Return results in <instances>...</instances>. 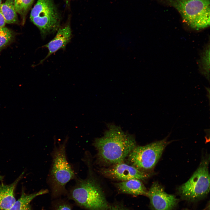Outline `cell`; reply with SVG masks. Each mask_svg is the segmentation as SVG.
<instances>
[{
  "label": "cell",
  "mask_w": 210,
  "mask_h": 210,
  "mask_svg": "<svg viewBox=\"0 0 210 210\" xmlns=\"http://www.w3.org/2000/svg\"><path fill=\"white\" fill-rule=\"evenodd\" d=\"M93 144L97 150L98 160L108 165L123 162L136 146L132 136L112 125L102 137L95 139Z\"/></svg>",
  "instance_id": "6da1fadb"
},
{
  "label": "cell",
  "mask_w": 210,
  "mask_h": 210,
  "mask_svg": "<svg viewBox=\"0 0 210 210\" xmlns=\"http://www.w3.org/2000/svg\"><path fill=\"white\" fill-rule=\"evenodd\" d=\"M172 7L192 28L202 29L210 25V0H154Z\"/></svg>",
  "instance_id": "7a4b0ae2"
},
{
  "label": "cell",
  "mask_w": 210,
  "mask_h": 210,
  "mask_svg": "<svg viewBox=\"0 0 210 210\" xmlns=\"http://www.w3.org/2000/svg\"><path fill=\"white\" fill-rule=\"evenodd\" d=\"M69 198L89 210H108L110 206L100 185L91 176L78 179L70 190Z\"/></svg>",
  "instance_id": "3957f363"
},
{
  "label": "cell",
  "mask_w": 210,
  "mask_h": 210,
  "mask_svg": "<svg viewBox=\"0 0 210 210\" xmlns=\"http://www.w3.org/2000/svg\"><path fill=\"white\" fill-rule=\"evenodd\" d=\"M67 141L66 139L62 143L56 146L52 153V162L48 181L55 196L65 192L66 184L75 177L74 171L66 158Z\"/></svg>",
  "instance_id": "277c9868"
},
{
  "label": "cell",
  "mask_w": 210,
  "mask_h": 210,
  "mask_svg": "<svg viewBox=\"0 0 210 210\" xmlns=\"http://www.w3.org/2000/svg\"><path fill=\"white\" fill-rule=\"evenodd\" d=\"M209 160H203L190 179L178 189L181 199L194 202L205 197L210 190Z\"/></svg>",
  "instance_id": "5b68a950"
},
{
  "label": "cell",
  "mask_w": 210,
  "mask_h": 210,
  "mask_svg": "<svg viewBox=\"0 0 210 210\" xmlns=\"http://www.w3.org/2000/svg\"><path fill=\"white\" fill-rule=\"evenodd\" d=\"M30 18L43 37L58 29L60 16L53 0H37Z\"/></svg>",
  "instance_id": "8992f818"
},
{
  "label": "cell",
  "mask_w": 210,
  "mask_h": 210,
  "mask_svg": "<svg viewBox=\"0 0 210 210\" xmlns=\"http://www.w3.org/2000/svg\"><path fill=\"white\" fill-rule=\"evenodd\" d=\"M167 138L144 146H137L128 156L130 165L143 172L152 170L168 144Z\"/></svg>",
  "instance_id": "52a82bcc"
},
{
  "label": "cell",
  "mask_w": 210,
  "mask_h": 210,
  "mask_svg": "<svg viewBox=\"0 0 210 210\" xmlns=\"http://www.w3.org/2000/svg\"><path fill=\"white\" fill-rule=\"evenodd\" d=\"M147 196L152 210H174L179 201L175 196L167 193L157 182L152 184Z\"/></svg>",
  "instance_id": "ba28073f"
},
{
  "label": "cell",
  "mask_w": 210,
  "mask_h": 210,
  "mask_svg": "<svg viewBox=\"0 0 210 210\" xmlns=\"http://www.w3.org/2000/svg\"><path fill=\"white\" fill-rule=\"evenodd\" d=\"M111 165L102 169L100 172L104 176L112 179L121 181L133 179L143 180L149 176L147 173L123 162Z\"/></svg>",
  "instance_id": "9c48e42d"
},
{
  "label": "cell",
  "mask_w": 210,
  "mask_h": 210,
  "mask_svg": "<svg viewBox=\"0 0 210 210\" xmlns=\"http://www.w3.org/2000/svg\"><path fill=\"white\" fill-rule=\"evenodd\" d=\"M71 36V30L69 24L59 29L54 38L44 46V47L48 49V52L41 62L59 50L64 49L66 45L70 42Z\"/></svg>",
  "instance_id": "30bf717a"
},
{
  "label": "cell",
  "mask_w": 210,
  "mask_h": 210,
  "mask_svg": "<svg viewBox=\"0 0 210 210\" xmlns=\"http://www.w3.org/2000/svg\"><path fill=\"white\" fill-rule=\"evenodd\" d=\"M23 172L12 183L8 185L1 182L0 184V210H10L16 201L14 191L20 181L22 178Z\"/></svg>",
  "instance_id": "8fae6325"
},
{
  "label": "cell",
  "mask_w": 210,
  "mask_h": 210,
  "mask_svg": "<svg viewBox=\"0 0 210 210\" xmlns=\"http://www.w3.org/2000/svg\"><path fill=\"white\" fill-rule=\"evenodd\" d=\"M118 190L121 193L134 196H147L148 190L141 180L133 179L121 181L116 184Z\"/></svg>",
  "instance_id": "7c38bea8"
},
{
  "label": "cell",
  "mask_w": 210,
  "mask_h": 210,
  "mask_svg": "<svg viewBox=\"0 0 210 210\" xmlns=\"http://www.w3.org/2000/svg\"><path fill=\"white\" fill-rule=\"evenodd\" d=\"M47 189L42 190L31 194L25 193L22 189L20 197L17 201L10 210H32L30 203L36 197L47 193Z\"/></svg>",
  "instance_id": "4fadbf2b"
},
{
  "label": "cell",
  "mask_w": 210,
  "mask_h": 210,
  "mask_svg": "<svg viewBox=\"0 0 210 210\" xmlns=\"http://www.w3.org/2000/svg\"><path fill=\"white\" fill-rule=\"evenodd\" d=\"M0 11L3 15L6 23H18V20L14 6V0H6L4 3L1 4Z\"/></svg>",
  "instance_id": "5bb4252c"
},
{
  "label": "cell",
  "mask_w": 210,
  "mask_h": 210,
  "mask_svg": "<svg viewBox=\"0 0 210 210\" xmlns=\"http://www.w3.org/2000/svg\"><path fill=\"white\" fill-rule=\"evenodd\" d=\"M34 0H14V5L17 13L20 16L22 23H24L27 13Z\"/></svg>",
  "instance_id": "9a60e30c"
},
{
  "label": "cell",
  "mask_w": 210,
  "mask_h": 210,
  "mask_svg": "<svg viewBox=\"0 0 210 210\" xmlns=\"http://www.w3.org/2000/svg\"><path fill=\"white\" fill-rule=\"evenodd\" d=\"M13 36L12 32L8 28L5 26L0 28V49L8 43Z\"/></svg>",
  "instance_id": "2e32d148"
},
{
  "label": "cell",
  "mask_w": 210,
  "mask_h": 210,
  "mask_svg": "<svg viewBox=\"0 0 210 210\" xmlns=\"http://www.w3.org/2000/svg\"><path fill=\"white\" fill-rule=\"evenodd\" d=\"M202 60L203 74L209 81L210 49H207L204 52Z\"/></svg>",
  "instance_id": "e0dca14e"
},
{
  "label": "cell",
  "mask_w": 210,
  "mask_h": 210,
  "mask_svg": "<svg viewBox=\"0 0 210 210\" xmlns=\"http://www.w3.org/2000/svg\"><path fill=\"white\" fill-rule=\"evenodd\" d=\"M108 210H129L121 205L115 204L110 206Z\"/></svg>",
  "instance_id": "ac0fdd59"
},
{
  "label": "cell",
  "mask_w": 210,
  "mask_h": 210,
  "mask_svg": "<svg viewBox=\"0 0 210 210\" xmlns=\"http://www.w3.org/2000/svg\"><path fill=\"white\" fill-rule=\"evenodd\" d=\"M56 210H71L69 206L65 204L60 205L56 208Z\"/></svg>",
  "instance_id": "d6986e66"
},
{
  "label": "cell",
  "mask_w": 210,
  "mask_h": 210,
  "mask_svg": "<svg viewBox=\"0 0 210 210\" xmlns=\"http://www.w3.org/2000/svg\"><path fill=\"white\" fill-rule=\"evenodd\" d=\"M6 23L5 19L0 11V28L4 27Z\"/></svg>",
  "instance_id": "ffe728a7"
},
{
  "label": "cell",
  "mask_w": 210,
  "mask_h": 210,
  "mask_svg": "<svg viewBox=\"0 0 210 210\" xmlns=\"http://www.w3.org/2000/svg\"><path fill=\"white\" fill-rule=\"evenodd\" d=\"M2 0H0V7H1V4H1Z\"/></svg>",
  "instance_id": "44dd1931"
},
{
  "label": "cell",
  "mask_w": 210,
  "mask_h": 210,
  "mask_svg": "<svg viewBox=\"0 0 210 210\" xmlns=\"http://www.w3.org/2000/svg\"><path fill=\"white\" fill-rule=\"evenodd\" d=\"M183 210H189L187 209H183Z\"/></svg>",
  "instance_id": "7402d4cb"
},
{
  "label": "cell",
  "mask_w": 210,
  "mask_h": 210,
  "mask_svg": "<svg viewBox=\"0 0 210 210\" xmlns=\"http://www.w3.org/2000/svg\"></svg>",
  "instance_id": "603a6c76"
}]
</instances>
